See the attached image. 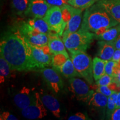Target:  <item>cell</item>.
Masks as SVG:
<instances>
[{
  "mask_svg": "<svg viewBox=\"0 0 120 120\" xmlns=\"http://www.w3.org/2000/svg\"><path fill=\"white\" fill-rule=\"evenodd\" d=\"M30 0H12V7L16 14L25 15L27 10Z\"/></svg>",
  "mask_w": 120,
  "mask_h": 120,
  "instance_id": "23",
  "label": "cell"
},
{
  "mask_svg": "<svg viewBox=\"0 0 120 120\" xmlns=\"http://www.w3.org/2000/svg\"><path fill=\"white\" fill-rule=\"evenodd\" d=\"M41 100L45 107L49 109L56 118H60L61 113L60 105L56 97L52 94H47L42 91L39 93Z\"/></svg>",
  "mask_w": 120,
  "mask_h": 120,
  "instance_id": "14",
  "label": "cell"
},
{
  "mask_svg": "<svg viewBox=\"0 0 120 120\" xmlns=\"http://www.w3.org/2000/svg\"><path fill=\"white\" fill-rule=\"evenodd\" d=\"M112 120H120V108H117L112 113L111 119Z\"/></svg>",
  "mask_w": 120,
  "mask_h": 120,
  "instance_id": "34",
  "label": "cell"
},
{
  "mask_svg": "<svg viewBox=\"0 0 120 120\" xmlns=\"http://www.w3.org/2000/svg\"><path fill=\"white\" fill-rule=\"evenodd\" d=\"M113 43L114 45H115V49H120V34L115 39V41H113Z\"/></svg>",
  "mask_w": 120,
  "mask_h": 120,
  "instance_id": "36",
  "label": "cell"
},
{
  "mask_svg": "<svg viewBox=\"0 0 120 120\" xmlns=\"http://www.w3.org/2000/svg\"><path fill=\"white\" fill-rule=\"evenodd\" d=\"M21 114L24 117L29 120L41 119L47 116V111L41 100L38 92H36L35 97L31 105L21 109Z\"/></svg>",
  "mask_w": 120,
  "mask_h": 120,
  "instance_id": "9",
  "label": "cell"
},
{
  "mask_svg": "<svg viewBox=\"0 0 120 120\" xmlns=\"http://www.w3.org/2000/svg\"><path fill=\"white\" fill-rule=\"evenodd\" d=\"M52 66L66 79L81 77L75 68L71 58L68 54L58 53L53 55Z\"/></svg>",
  "mask_w": 120,
  "mask_h": 120,
  "instance_id": "5",
  "label": "cell"
},
{
  "mask_svg": "<svg viewBox=\"0 0 120 120\" xmlns=\"http://www.w3.org/2000/svg\"><path fill=\"white\" fill-rule=\"evenodd\" d=\"M106 61L96 57L93 59V76L95 81L105 74V65Z\"/></svg>",
  "mask_w": 120,
  "mask_h": 120,
  "instance_id": "21",
  "label": "cell"
},
{
  "mask_svg": "<svg viewBox=\"0 0 120 120\" xmlns=\"http://www.w3.org/2000/svg\"><path fill=\"white\" fill-rule=\"evenodd\" d=\"M70 53L76 71L81 77L86 79L88 83L92 85L94 79L92 58L85 52L77 51Z\"/></svg>",
  "mask_w": 120,
  "mask_h": 120,
  "instance_id": "4",
  "label": "cell"
},
{
  "mask_svg": "<svg viewBox=\"0 0 120 120\" xmlns=\"http://www.w3.org/2000/svg\"><path fill=\"white\" fill-rule=\"evenodd\" d=\"M30 44L36 46H43L48 44L49 36L48 34L38 33L36 34L25 37Z\"/></svg>",
  "mask_w": 120,
  "mask_h": 120,
  "instance_id": "22",
  "label": "cell"
},
{
  "mask_svg": "<svg viewBox=\"0 0 120 120\" xmlns=\"http://www.w3.org/2000/svg\"><path fill=\"white\" fill-rule=\"evenodd\" d=\"M30 47L31 57L36 70H40L52 65L53 54L50 51L48 44L40 47L30 44Z\"/></svg>",
  "mask_w": 120,
  "mask_h": 120,
  "instance_id": "6",
  "label": "cell"
},
{
  "mask_svg": "<svg viewBox=\"0 0 120 120\" xmlns=\"http://www.w3.org/2000/svg\"><path fill=\"white\" fill-rule=\"evenodd\" d=\"M12 71L9 63L2 56H0V82L4 83L6 78L10 76Z\"/></svg>",
  "mask_w": 120,
  "mask_h": 120,
  "instance_id": "24",
  "label": "cell"
},
{
  "mask_svg": "<svg viewBox=\"0 0 120 120\" xmlns=\"http://www.w3.org/2000/svg\"><path fill=\"white\" fill-rule=\"evenodd\" d=\"M114 82L113 77L105 73L96 81L97 86H109Z\"/></svg>",
  "mask_w": 120,
  "mask_h": 120,
  "instance_id": "28",
  "label": "cell"
},
{
  "mask_svg": "<svg viewBox=\"0 0 120 120\" xmlns=\"http://www.w3.org/2000/svg\"><path fill=\"white\" fill-rule=\"evenodd\" d=\"M117 66L118 63L113 61V60H111L106 61V65H105V73L113 77L114 75H115V70H116V67Z\"/></svg>",
  "mask_w": 120,
  "mask_h": 120,
  "instance_id": "27",
  "label": "cell"
},
{
  "mask_svg": "<svg viewBox=\"0 0 120 120\" xmlns=\"http://www.w3.org/2000/svg\"><path fill=\"white\" fill-rule=\"evenodd\" d=\"M112 60L115 61V62L118 63L120 61V49H116L114 52L113 57H112Z\"/></svg>",
  "mask_w": 120,
  "mask_h": 120,
  "instance_id": "35",
  "label": "cell"
},
{
  "mask_svg": "<svg viewBox=\"0 0 120 120\" xmlns=\"http://www.w3.org/2000/svg\"><path fill=\"white\" fill-rule=\"evenodd\" d=\"M40 71L43 79L52 91L57 94L64 87L63 81L56 70L45 67L40 69Z\"/></svg>",
  "mask_w": 120,
  "mask_h": 120,
  "instance_id": "10",
  "label": "cell"
},
{
  "mask_svg": "<svg viewBox=\"0 0 120 120\" xmlns=\"http://www.w3.org/2000/svg\"><path fill=\"white\" fill-rule=\"evenodd\" d=\"M69 89L73 96L78 101L86 102L89 100L94 91L91 89L88 85L79 78L73 77L68 80Z\"/></svg>",
  "mask_w": 120,
  "mask_h": 120,
  "instance_id": "8",
  "label": "cell"
},
{
  "mask_svg": "<svg viewBox=\"0 0 120 120\" xmlns=\"http://www.w3.org/2000/svg\"><path fill=\"white\" fill-rule=\"evenodd\" d=\"M66 1H68V0H66Z\"/></svg>",
  "mask_w": 120,
  "mask_h": 120,
  "instance_id": "39",
  "label": "cell"
},
{
  "mask_svg": "<svg viewBox=\"0 0 120 120\" xmlns=\"http://www.w3.org/2000/svg\"><path fill=\"white\" fill-rule=\"evenodd\" d=\"M98 52L97 56L105 61L111 60L115 51L113 41L99 40L98 42Z\"/></svg>",
  "mask_w": 120,
  "mask_h": 120,
  "instance_id": "16",
  "label": "cell"
},
{
  "mask_svg": "<svg viewBox=\"0 0 120 120\" xmlns=\"http://www.w3.org/2000/svg\"><path fill=\"white\" fill-rule=\"evenodd\" d=\"M68 120H90L88 118L85 114L82 112H77L72 116H70L68 118Z\"/></svg>",
  "mask_w": 120,
  "mask_h": 120,
  "instance_id": "32",
  "label": "cell"
},
{
  "mask_svg": "<svg viewBox=\"0 0 120 120\" xmlns=\"http://www.w3.org/2000/svg\"><path fill=\"white\" fill-rule=\"evenodd\" d=\"M0 55L9 63L13 71L36 70L31 57L30 43L18 28L8 31L2 37Z\"/></svg>",
  "mask_w": 120,
  "mask_h": 120,
  "instance_id": "1",
  "label": "cell"
},
{
  "mask_svg": "<svg viewBox=\"0 0 120 120\" xmlns=\"http://www.w3.org/2000/svg\"><path fill=\"white\" fill-rule=\"evenodd\" d=\"M118 23L106 9L97 2L86 9L80 28L97 35Z\"/></svg>",
  "mask_w": 120,
  "mask_h": 120,
  "instance_id": "2",
  "label": "cell"
},
{
  "mask_svg": "<svg viewBox=\"0 0 120 120\" xmlns=\"http://www.w3.org/2000/svg\"><path fill=\"white\" fill-rule=\"evenodd\" d=\"M108 97L101 93L97 92H94L87 101L89 106L104 109L107 107Z\"/></svg>",
  "mask_w": 120,
  "mask_h": 120,
  "instance_id": "19",
  "label": "cell"
},
{
  "mask_svg": "<svg viewBox=\"0 0 120 120\" xmlns=\"http://www.w3.org/2000/svg\"><path fill=\"white\" fill-rule=\"evenodd\" d=\"M117 92L115 91L110 96L108 97V102L106 107V115L108 119H111L113 112L116 109V101Z\"/></svg>",
  "mask_w": 120,
  "mask_h": 120,
  "instance_id": "26",
  "label": "cell"
},
{
  "mask_svg": "<svg viewBox=\"0 0 120 120\" xmlns=\"http://www.w3.org/2000/svg\"><path fill=\"white\" fill-rule=\"evenodd\" d=\"M82 11L83 10L81 9L73 7L71 17L67 22L62 37H64L69 34L76 32L79 29V27L81 26L82 23Z\"/></svg>",
  "mask_w": 120,
  "mask_h": 120,
  "instance_id": "13",
  "label": "cell"
},
{
  "mask_svg": "<svg viewBox=\"0 0 120 120\" xmlns=\"http://www.w3.org/2000/svg\"><path fill=\"white\" fill-rule=\"evenodd\" d=\"M43 19L47 22L52 31L58 34L61 37L62 36L66 24L63 19L61 7H51Z\"/></svg>",
  "mask_w": 120,
  "mask_h": 120,
  "instance_id": "7",
  "label": "cell"
},
{
  "mask_svg": "<svg viewBox=\"0 0 120 120\" xmlns=\"http://www.w3.org/2000/svg\"><path fill=\"white\" fill-rule=\"evenodd\" d=\"M116 109H117V108H120V91L117 92V95L116 101Z\"/></svg>",
  "mask_w": 120,
  "mask_h": 120,
  "instance_id": "37",
  "label": "cell"
},
{
  "mask_svg": "<svg viewBox=\"0 0 120 120\" xmlns=\"http://www.w3.org/2000/svg\"><path fill=\"white\" fill-rule=\"evenodd\" d=\"M27 22L34 29L41 33L49 34L52 31L49 28L47 22L45 21L43 19L31 18L28 19Z\"/></svg>",
  "mask_w": 120,
  "mask_h": 120,
  "instance_id": "20",
  "label": "cell"
},
{
  "mask_svg": "<svg viewBox=\"0 0 120 120\" xmlns=\"http://www.w3.org/2000/svg\"><path fill=\"white\" fill-rule=\"evenodd\" d=\"M120 34V23L99 34H94V38L106 41H114Z\"/></svg>",
  "mask_w": 120,
  "mask_h": 120,
  "instance_id": "18",
  "label": "cell"
},
{
  "mask_svg": "<svg viewBox=\"0 0 120 120\" xmlns=\"http://www.w3.org/2000/svg\"><path fill=\"white\" fill-rule=\"evenodd\" d=\"M98 1L100 0H68L67 2L73 7L83 10L91 7Z\"/></svg>",
  "mask_w": 120,
  "mask_h": 120,
  "instance_id": "25",
  "label": "cell"
},
{
  "mask_svg": "<svg viewBox=\"0 0 120 120\" xmlns=\"http://www.w3.org/2000/svg\"><path fill=\"white\" fill-rule=\"evenodd\" d=\"M62 38L66 48L70 52H86L94 39V34L79 28L76 32Z\"/></svg>",
  "mask_w": 120,
  "mask_h": 120,
  "instance_id": "3",
  "label": "cell"
},
{
  "mask_svg": "<svg viewBox=\"0 0 120 120\" xmlns=\"http://www.w3.org/2000/svg\"><path fill=\"white\" fill-rule=\"evenodd\" d=\"M96 91L101 93L107 97L110 96L114 92H115V91L112 90L109 86H98Z\"/></svg>",
  "mask_w": 120,
  "mask_h": 120,
  "instance_id": "29",
  "label": "cell"
},
{
  "mask_svg": "<svg viewBox=\"0 0 120 120\" xmlns=\"http://www.w3.org/2000/svg\"><path fill=\"white\" fill-rule=\"evenodd\" d=\"M98 2L114 19L120 23V0H100Z\"/></svg>",
  "mask_w": 120,
  "mask_h": 120,
  "instance_id": "17",
  "label": "cell"
},
{
  "mask_svg": "<svg viewBox=\"0 0 120 120\" xmlns=\"http://www.w3.org/2000/svg\"><path fill=\"white\" fill-rule=\"evenodd\" d=\"M113 77L114 82H115L117 84L120 83V67L118 66H118L116 67L115 75H114Z\"/></svg>",
  "mask_w": 120,
  "mask_h": 120,
  "instance_id": "33",
  "label": "cell"
},
{
  "mask_svg": "<svg viewBox=\"0 0 120 120\" xmlns=\"http://www.w3.org/2000/svg\"><path fill=\"white\" fill-rule=\"evenodd\" d=\"M50 7L45 0H30L25 15L31 18L43 19Z\"/></svg>",
  "mask_w": 120,
  "mask_h": 120,
  "instance_id": "11",
  "label": "cell"
},
{
  "mask_svg": "<svg viewBox=\"0 0 120 120\" xmlns=\"http://www.w3.org/2000/svg\"><path fill=\"white\" fill-rule=\"evenodd\" d=\"M48 46L50 49V51L53 55L58 53L68 54L62 38H61V36L59 34L51 31L48 34Z\"/></svg>",
  "mask_w": 120,
  "mask_h": 120,
  "instance_id": "15",
  "label": "cell"
},
{
  "mask_svg": "<svg viewBox=\"0 0 120 120\" xmlns=\"http://www.w3.org/2000/svg\"><path fill=\"white\" fill-rule=\"evenodd\" d=\"M36 92L27 87H23L13 97V101L15 105L22 109L28 107L34 101Z\"/></svg>",
  "mask_w": 120,
  "mask_h": 120,
  "instance_id": "12",
  "label": "cell"
},
{
  "mask_svg": "<svg viewBox=\"0 0 120 120\" xmlns=\"http://www.w3.org/2000/svg\"><path fill=\"white\" fill-rule=\"evenodd\" d=\"M1 120H17L18 118L8 111L3 112L0 115Z\"/></svg>",
  "mask_w": 120,
  "mask_h": 120,
  "instance_id": "31",
  "label": "cell"
},
{
  "mask_svg": "<svg viewBox=\"0 0 120 120\" xmlns=\"http://www.w3.org/2000/svg\"><path fill=\"white\" fill-rule=\"evenodd\" d=\"M45 1L51 7L57 6L62 7L68 4V2H67V1H66V0H45Z\"/></svg>",
  "mask_w": 120,
  "mask_h": 120,
  "instance_id": "30",
  "label": "cell"
},
{
  "mask_svg": "<svg viewBox=\"0 0 120 120\" xmlns=\"http://www.w3.org/2000/svg\"><path fill=\"white\" fill-rule=\"evenodd\" d=\"M117 86H118V90H119V91H120V83L117 84Z\"/></svg>",
  "mask_w": 120,
  "mask_h": 120,
  "instance_id": "38",
  "label": "cell"
}]
</instances>
